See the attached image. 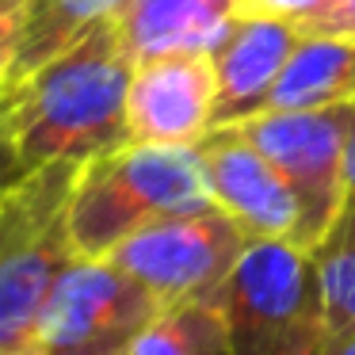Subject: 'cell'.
Segmentation results:
<instances>
[{
	"label": "cell",
	"mask_w": 355,
	"mask_h": 355,
	"mask_svg": "<svg viewBox=\"0 0 355 355\" xmlns=\"http://www.w3.org/2000/svg\"><path fill=\"white\" fill-rule=\"evenodd\" d=\"M134 58L119 39L115 16L85 31L73 46L4 88L8 126L27 168L85 164L126 146V92Z\"/></svg>",
	"instance_id": "obj_1"
},
{
	"label": "cell",
	"mask_w": 355,
	"mask_h": 355,
	"mask_svg": "<svg viewBox=\"0 0 355 355\" xmlns=\"http://www.w3.org/2000/svg\"><path fill=\"white\" fill-rule=\"evenodd\" d=\"M210 202L199 146L126 141L80 164L65 222L77 256L103 260L141 225Z\"/></svg>",
	"instance_id": "obj_2"
},
{
	"label": "cell",
	"mask_w": 355,
	"mask_h": 355,
	"mask_svg": "<svg viewBox=\"0 0 355 355\" xmlns=\"http://www.w3.org/2000/svg\"><path fill=\"white\" fill-rule=\"evenodd\" d=\"M77 172L73 161L42 164L0 191V355L35 344L50 291L77 260L65 222Z\"/></svg>",
	"instance_id": "obj_3"
},
{
	"label": "cell",
	"mask_w": 355,
	"mask_h": 355,
	"mask_svg": "<svg viewBox=\"0 0 355 355\" xmlns=\"http://www.w3.org/2000/svg\"><path fill=\"white\" fill-rule=\"evenodd\" d=\"M230 355H329L317 252L291 237H256L218 291Z\"/></svg>",
	"instance_id": "obj_4"
},
{
	"label": "cell",
	"mask_w": 355,
	"mask_h": 355,
	"mask_svg": "<svg viewBox=\"0 0 355 355\" xmlns=\"http://www.w3.org/2000/svg\"><path fill=\"white\" fill-rule=\"evenodd\" d=\"M241 126L248 141L283 172L302 207L298 245L317 248L344 202V157L355 134V103L313 111H260Z\"/></svg>",
	"instance_id": "obj_5"
},
{
	"label": "cell",
	"mask_w": 355,
	"mask_h": 355,
	"mask_svg": "<svg viewBox=\"0 0 355 355\" xmlns=\"http://www.w3.org/2000/svg\"><path fill=\"white\" fill-rule=\"evenodd\" d=\"M248 233L218 202L187 214H172L141 225L107 256L111 263L134 275L161 306L187 298H210L222 291L233 263L248 248Z\"/></svg>",
	"instance_id": "obj_6"
},
{
	"label": "cell",
	"mask_w": 355,
	"mask_h": 355,
	"mask_svg": "<svg viewBox=\"0 0 355 355\" xmlns=\"http://www.w3.org/2000/svg\"><path fill=\"white\" fill-rule=\"evenodd\" d=\"M161 309V298L107 256H77L50 291L35 344L42 352L130 344Z\"/></svg>",
	"instance_id": "obj_7"
},
{
	"label": "cell",
	"mask_w": 355,
	"mask_h": 355,
	"mask_svg": "<svg viewBox=\"0 0 355 355\" xmlns=\"http://www.w3.org/2000/svg\"><path fill=\"white\" fill-rule=\"evenodd\" d=\"M218 73L210 54H161L134 65L126 92L130 141L199 146L214 130Z\"/></svg>",
	"instance_id": "obj_8"
},
{
	"label": "cell",
	"mask_w": 355,
	"mask_h": 355,
	"mask_svg": "<svg viewBox=\"0 0 355 355\" xmlns=\"http://www.w3.org/2000/svg\"><path fill=\"white\" fill-rule=\"evenodd\" d=\"M210 199L241 222L248 237L298 241L302 207L283 172L241 134V126H214L199 141Z\"/></svg>",
	"instance_id": "obj_9"
},
{
	"label": "cell",
	"mask_w": 355,
	"mask_h": 355,
	"mask_svg": "<svg viewBox=\"0 0 355 355\" xmlns=\"http://www.w3.org/2000/svg\"><path fill=\"white\" fill-rule=\"evenodd\" d=\"M298 42L302 31L291 19L263 16V12L241 16L233 31L222 39V46L210 54L218 73L214 126H233L260 115Z\"/></svg>",
	"instance_id": "obj_10"
},
{
	"label": "cell",
	"mask_w": 355,
	"mask_h": 355,
	"mask_svg": "<svg viewBox=\"0 0 355 355\" xmlns=\"http://www.w3.org/2000/svg\"><path fill=\"white\" fill-rule=\"evenodd\" d=\"M248 0H126L115 27L134 65L161 54H214Z\"/></svg>",
	"instance_id": "obj_11"
},
{
	"label": "cell",
	"mask_w": 355,
	"mask_h": 355,
	"mask_svg": "<svg viewBox=\"0 0 355 355\" xmlns=\"http://www.w3.org/2000/svg\"><path fill=\"white\" fill-rule=\"evenodd\" d=\"M355 103V42L302 35L263 111H313Z\"/></svg>",
	"instance_id": "obj_12"
},
{
	"label": "cell",
	"mask_w": 355,
	"mask_h": 355,
	"mask_svg": "<svg viewBox=\"0 0 355 355\" xmlns=\"http://www.w3.org/2000/svg\"><path fill=\"white\" fill-rule=\"evenodd\" d=\"M126 355H230V321L222 298L210 294L164 306L126 344Z\"/></svg>",
	"instance_id": "obj_13"
},
{
	"label": "cell",
	"mask_w": 355,
	"mask_h": 355,
	"mask_svg": "<svg viewBox=\"0 0 355 355\" xmlns=\"http://www.w3.org/2000/svg\"><path fill=\"white\" fill-rule=\"evenodd\" d=\"M126 0H35L31 16H27L24 46H19L16 77H27L31 69H39L42 62H50L54 54H62L65 46L80 39L85 31H92L96 24L111 19Z\"/></svg>",
	"instance_id": "obj_14"
},
{
	"label": "cell",
	"mask_w": 355,
	"mask_h": 355,
	"mask_svg": "<svg viewBox=\"0 0 355 355\" xmlns=\"http://www.w3.org/2000/svg\"><path fill=\"white\" fill-rule=\"evenodd\" d=\"M324 291V324H329V355L355 332V245L317 256Z\"/></svg>",
	"instance_id": "obj_15"
},
{
	"label": "cell",
	"mask_w": 355,
	"mask_h": 355,
	"mask_svg": "<svg viewBox=\"0 0 355 355\" xmlns=\"http://www.w3.org/2000/svg\"><path fill=\"white\" fill-rule=\"evenodd\" d=\"M31 4L35 0H0V92L16 77V62H19V46H24Z\"/></svg>",
	"instance_id": "obj_16"
},
{
	"label": "cell",
	"mask_w": 355,
	"mask_h": 355,
	"mask_svg": "<svg viewBox=\"0 0 355 355\" xmlns=\"http://www.w3.org/2000/svg\"><path fill=\"white\" fill-rule=\"evenodd\" d=\"M352 245H355V134L347 141V157H344V202H340V214L332 222L329 237L313 252L329 256V252H340V248H352Z\"/></svg>",
	"instance_id": "obj_17"
},
{
	"label": "cell",
	"mask_w": 355,
	"mask_h": 355,
	"mask_svg": "<svg viewBox=\"0 0 355 355\" xmlns=\"http://www.w3.org/2000/svg\"><path fill=\"white\" fill-rule=\"evenodd\" d=\"M302 35H321V39H344L355 42V0H329L313 16L298 19Z\"/></svg>",
	"instance_id": "obj_18"
},
{
	"label": "cell",
	"mask_w": 355,
	"mask_h": 355,
	"mask_svg": "<svg viewBox=\"0 0 355 355\" xmlns=\"http://www.w3.org/2000/svg\"><path fill=\"white\" fill-rule=\"evenodd\" d=\"M27 172L31 168H27L24 157H19V146H16L12 126H8V100L0 92V191H8L12 184H19Z\"/></svg>",
	"instance_id": "obj_19"
},
{
	"label": "cell",
	"mask_w": 355,
	"mask_h": 355,
	"mask_svg": "<svg viewBox=\"0 0 355 355\" xmlns=\"http://www.w3.org/2000/svg\"><path fill=\"white\" fill-rule=\"evenodd\" d=\"M321 4H329V0H248V12H263V16H283L291 19V24H298V19L313 16Z\"/></svg>",
	"instance_id": "obj_20"
},
{
	"label": "cell",
	"mask_w": 355,
	"mask_h": 355,
	"mask_svg": "<svg viewBox=\"0 0 355 355\" xmlns=\"http://www.w3.org/2000/svg\"><path fill=\"white\" fill-rule=\"evenodd\" d=\"M42 355H126V344H115V347H58V352H42Z\"/></svg>",
	"instance_id": "obj_21"
},
{
	"label": "cell",
	"mask_w": 355,
	"mask_h": 355,
	"mask_svg": "<svg viewBox=\"0 0 355 355\" xmlns=\"http://www.w3.org/2000/svg\"><path fill=\"white\" fill-rule=\"evenodd\" d=\"M332 355H355V332H352V336H347V340H344V344H340Z\"/></svg>",
	"instance_id": "obj_22"
},
{
	"label": "cell",
	"mask_w": 355,
	"mask_h": 355,
	"mask_svg": "<svg viewBox=\"0 0 355 355\" xmlns=\"http://www.w3.org/2000/svg\"><path fill=\"white\" fill-rule=\"evenodd\" d=\"M8 355H42V347L31 344V347H24V352H8Z\"/></svg>",
	"instance_id": "obj_23"
}]
</instances>
